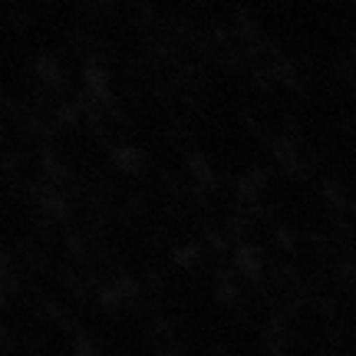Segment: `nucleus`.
I'll return each mask as SVG.
<instances>
[]
</instances>
